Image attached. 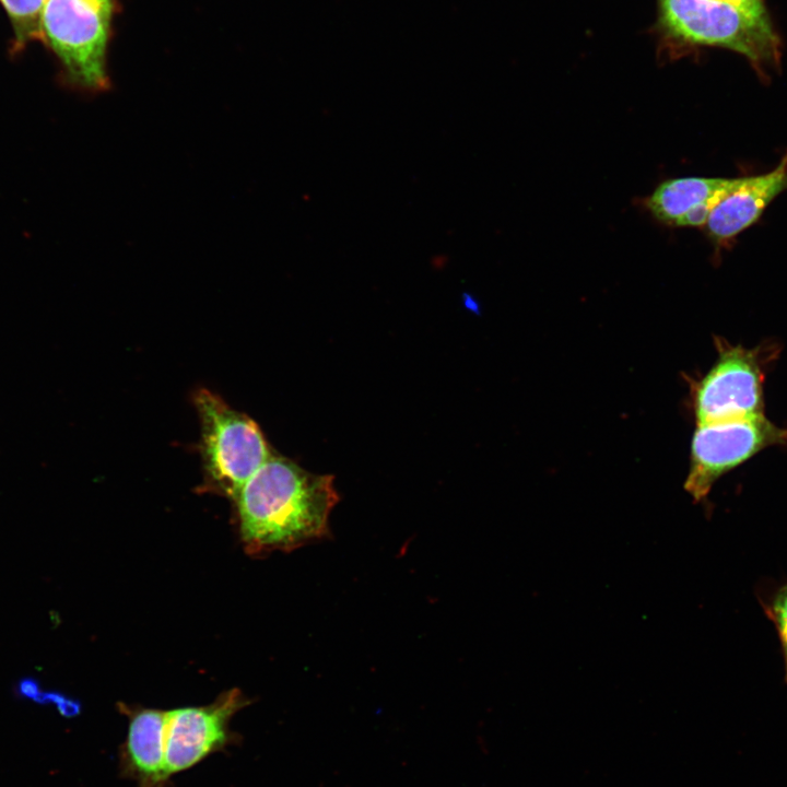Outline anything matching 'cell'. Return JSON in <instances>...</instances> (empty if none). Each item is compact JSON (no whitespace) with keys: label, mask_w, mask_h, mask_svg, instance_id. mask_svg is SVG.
I'll return each mask as SVG.
<instances>
[{"label":"cell","mask_w":787,"mask_h":787,"mask_svg":"<svg viewBox=\"0 0 787 787\" xmlns=\"http://www.w3.org/2000/svg\"><path fill=\"white\" fill-rule=\"evenodd\" d=\"M234 501L246 550L262 554L292 551L329 536L328 519L339 496L332 475L314 474L271 455Z\"/></svg>","instance_id":"1"},{"label":"cell","mask_w":787,"mask_h":787,"mask_svg":"<svg viewBox=\"0 0 787 787\" xmlns=\"http://www.w3.org/2000/svg\"><path fill=\"white\" fill-rule=\"evenodd\" d=\"M656 9L653 32L663 58L719 47L744 56L761 73L779 61L780 44L770 19L720 0H656Z\"/></svg>","instance_id":"2"},{"label":"cell","mask_w":787,"mask_h":787,"mask_svg":"<svg viewBox=\"0 0 787 787\" xmlns=\"http://www.w3.org/2000/svg\"><path fill=\"white\" fill-rule=\"evenodd\" d=\"M116 0H48L42 40L57 57L68 85L86 93L109 85L107 47Z\"/></svg>","instance_id":"3"},{"label":"cell","mask_w":787,"mask_h":787,"mask_svg":"<svg viewBox=\"0 0 787 787\" xmlns=\"http://www.w3.org/2000/svg\"><path fill=\"white\" fill-rule=\"evenodd\" d=\"M200 420L203 489L234 500L271 457L259 426L207 389L193 395Z\"/></svg>","instance_id":"4"},{"label":"cell","mask_w":787,"mask_h":787,"mask_svg":"<svg viewBox=\"0 0 787 787\" xmlns=\"http://www.w3.org/2000/svg\"><path fill=\"white\" fill-rule=\"evenodd\" d=\"M777 445H787V426L774 424L764 414L700 423L692 438L684 489L700 502L721 475Z\"/></svg>","instance_id":"5"},{"label":"cell","mask_w":787,"mask_h":787,"mask_svg":"<svg viewBox=\"0 0 787 787\" xmlns=\"http://www.w3.org/2000/svg\"><path fill=\"white\" fill-rule=\"evenodd\" d=\"M718 357L697 383L694 412L697 424L764 414L765 367L773 352L718 340Z\"/></svg>","instance_id":"6"},{"label":"cell","mask_w":787,"mask_h":787,"mask_svg":"<svg viewBox=\"0 0 787 787\" xmlns=\"http://www.w3.org/2000/svg\"><path fill=\"white\" fill-rule=\"evenodd\" d=\"M248 704L233 689L203 706L180 707L166 712L165 765L167 774L186 771L208 755L235 741L230 730L232 717Z\"/></svg>","instance_id":"7"},{"label":"cell","mask_w":787,"mask_h":787,"mask_svg":"<svg viewBox=\"0 0 787 787\" xmlns=\"http://www.w3.org/2000/svg\"><path fill=\"white\" fill-rule=\"evenodd\" d=\"M787 190V152L772 171L739 177L713 208L705 228L709 238L724 245L752 225L767 205Z\"/></svg>","instance_id":"8"},{"label":"cell","mask_w":787,"mask_h":787,"mask_svg":"<svg viewBox=\"0 0 787 787\" xmlns=\"http://www.w3.org/2000/svg\"><path fill=\"white\" fill-rule=\"evenodd\" d=\"M737 178L680 177L661 183L647 200L660 222L674 226H705L713 208Z\"/></svg>","instance_id":"9"},{"label":"cell","mask_w":787,"mask_h":787,"mask_svg":"<svg viewBox=\"0 0 787 787\" xmlns=\"http://www.w3.org/2000/svg\"><path fill=\"white\" fill-rule=\"evenodd\" d=\"M128 716V732L119 753L124 776L139 787H166L171 777L165 765L166 712L140 708Z\"/></svg>","instance_id":"10"},{"label":"cell","mask_w":787,"mask_h":787,"mask_svg":"<svg viewBox=\"0 0 787 787\" xmlns=\"http://www.w3.org/2000/svg\"><path fill=\"white\" fill-rule=\"evenodd\" d=\"M48 0H0L14 34V50L42 40V15Z\"/></svg>","instance_id":"11"},{"label":"cell","mask_w":787,"mask_h":787,"mask_svg":"<svg viewBox=\"0 0 787 787\" xmlns=\"http://www.w3.org/2000/svg\"><path fill=\"white\" fill-rule=\"evenodd\" d=\"M764 609L778 634L785 662V681L787 683V583L777 589L768 603L764 606Z\"/></svg>","instance_id":"12"},{"label":"cell","mask_w":787,"mask_h":787,"mask_svg":"<svg viewBox=\"0 0 787 787\" xmlns=\"http://www.w3.org/2000/svg\"><path fill=\"white\" fill-rule=\"evenodd\" d=\"M48 704H55L63 717H75L80 715L82 705L79 700L71 698L57 691H48Z\"/></svg>","instance_id":"13"},{"label":"cell","mask_w":787,"mask_h":787,"mask_svg":"<svg viewBox=\"0 0 787 787\" xmlns=\"http://www.w3.org/2000/svg\"><path fill=\"white\" fill-rule=\"evenodd\" d=\"M728 2L757 19H770L764 0H720Z\"/></svg>","instance_id":"14"},{"label":"cell","mask_w":787,"mask_h":787,"mask_svg":"<svg viewBox=\"0 0 787 787\" xmlns=\"http://www.w3.org/2000/svg\"><path fill=\"white\" fill-rule=\"evenodd\" d=\"M39 682L34 678H23L17 683V695L27 700H32L40 691Z\"/></svg>","instance_id":"15"}]
</instances>
